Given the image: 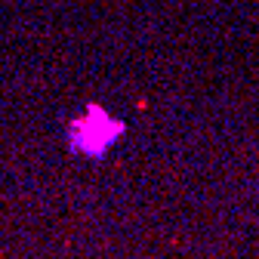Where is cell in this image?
I'll return each mask as SVG.
<instances>
[{"instance_id":"6da1fadb","label":"cell","mask_w":259,"mask_h":259,"mask_svg":"<svg viewBox=\"0 0 259 259\" xmlns=\"http://www.w3.org/2000/svg\"><path fill=\"white\" fill-rule=\"evenodd\" d=\"M120 133H123L120 120H114L111 114L102 111V108H90L83 118L71 120L68 139H71L74 151H80V155H86V158H102L105 151L118 142Z\"/></svg>"}]
</instances>
